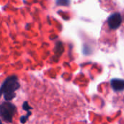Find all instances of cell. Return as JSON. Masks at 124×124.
<instances>
[{
    "label": "cell",
    "instance_id": "4",
    "mask_svg": "<svg viewBox=\"0 0 124 124\" xmlns=\"http://www.w3.org/2000/svg\"><path fill=\"white\" fill-rule=\"evenodd\" d=\"M110 84L115 92H121L124 90V80L115 78L111 80Z\"/></svg>",
    "mask_w": 124,
    "mask_h": 124
},
{
    "label": "cell",
    "instance_id": "6",
    "mask_svg": "<svg viewBox=\"0 0 124 124\" xmlns=\"http://www.w3.org/2000/svg\"><path fill=\"white\" fill-rule=\"evenodd\" d=\"M31 113L30 112L26 116H22V117L20 118V123H23V124L25 123L26 121H27V119H28V118L29 116H31Z\"/></svg>",
    "mask_w": 124,
    "mask_h": 124
},
{
    "label": "cell",
    "instance_id": "5",
    "mask_svg": "<svg viewBox=\"0 0 124 124\" xmlns=\"http://www.w3.org/2000/svg\"><path fill=\"white\" fill-rule=\"evenodd\" d=\"M23 108L24 109V110L28 111V112H29L30 110H31V108L29 106V105H28V103L27 102H25L23 103Z\"/></svg>",
    "mask_w": 124,
    "mask_h": 124
},
{
    "label": "cell",
    "instance_id": "1",
    "mask_svg": "<svg viewBox=\"0 0 124 124\" xmlns=\"http://www.w3.org/2000/svg\"><path fill=\"white\" fill-rule=\"evenodd\" d=\"M19 88L20 84L17 77L16 76H9L4 81L0 88V97L4 95L6 101H10L15 97V92Z\"/></svg>",
    "mask_w": 124,
    "mask_h": 124
},
{
    "label": "cell",
    "instance_id": "3",
    "mask_svg": "<svg viewBox=\"0 0 124 124\" xmlns=\"http://www.w3.org/2000/svg\"><path fill=\"white\" fill-rule=\"evenodd\" d=\"M122 23V17L120 13L116 12L112 14L108 19V25L111 29H117Z\"/></svg>",
    "mask_w": 124,
    "mask_h": 124
},
{
    "label": "cell",
    "instance_id": "2",
    "mask_svg": "<svg viewBox=\"0 0 124 124\" xmlns=\"http://www.w3.org/2000/svg\"><path fill=\"white\" fill-rule=\"evenodd\" d=\"M15 112V106L10 102H4L0 105V116L6 122L10 123L12 121Z\"/></svg>",
    "mask_w": 124,
    "mask_h": 124
}]
</instances>
